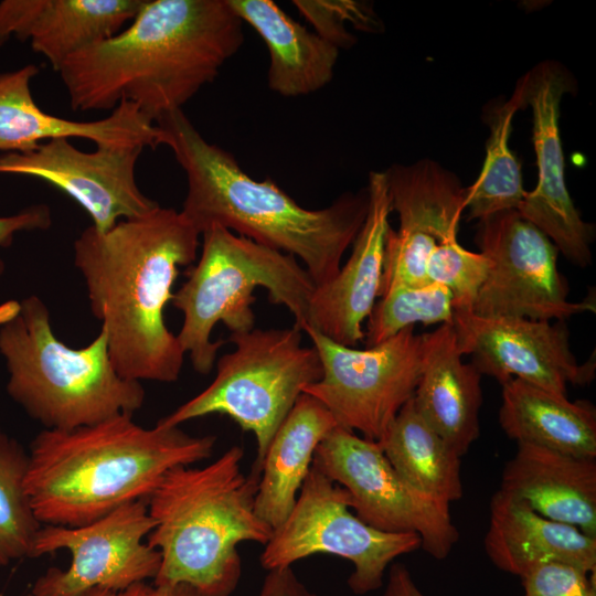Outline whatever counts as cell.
I'll list each match as a JSON object with an SVG mask.
<instances>
[{
    "instance_id": "5bb4252c",
    "label": "cell",
    "mask_w": 596,
    "mask_h": 596,
    "mask_svg": "<svg viewBox=\"0 0 596 596\" xmlns=\"http://www.w3.org/2000/svg\"><path fill=\"white\" fill-rule=\"evenodd\" d=\"M565 67L546 61L532 68L514 92L523 107L532 109V141L536 157L538 182L517 210L543 232L571 263L590 264L592 224L583 221L565 182V161L560 135V106L572 92Z\"/></svg>"
},
{
    "instance_id": "d6a6232c",
    "label": "cell",
    "mask_w": 596,
    "mask_h": 596,
    "mask_svg": "<svg viewBox=\"0 0 596 596\" xmlns=\"http://www.w3.org/2000/svg\"><path fill=\"white\" fill-rule=\"evenodd\" d=\"M520 579L523 596H596L595 573L565 563L538 565Z\"/></svg>"
},
{
    "instance_id": "6da1fadb",
    "label": "cell",
    "mask_w": 596,
    "mask_h": 596,
    "mask_svg": "<svg viewBox=\"0 0 596 596\" xmlns=\"http://www.w3.org/2000/svg\"><path fill=\"white\" fill-rule=\"evenodd\" d=\"M227 0H142L127 28L70 56L58 73L75 111L126 100L151 121L182 109L244 43Z\"/></svg>"
},
{
    "instance_id": "ffe728a7",
    "label": "cell",
    "mask_w": 596,
    "mask_h": 596,
    "mask_svg": "<svg viewBox=\"0 0 596 596\" xmlns=\"http://www.w3.org/2000/svg\"><path fill=\"white\" fill-rule=\"evenodd\" d=\"M483 546L496 567L519 577L551 562L596 573V538L541 515L524 500L500 489L490 501Z\"/></svg>"
},
{
    "instance_id": "30bf717a",
    "label": "cell",
    "mask_w": 596,
    "mask_h": 596,
    "mask_svg": "<svg viewBox=\"0 0 596 596\" xmlns=\"http://www.w3.org/2000/svg\"><path fill=\"white\" fill-rule=\"evenodd\" d=\"M306 332L317 350L322 376L304 389L331 413L338 426L380 441L414 395L424 362V338L408 327L363 350Z\"/></svg>"
},
{
    "instance_id": "44dd1931",
    "label": "cell",
    "mask_w": 596,
    "mask_h": 596,
    "mask_svg": "<svg viewBox=\"0 0 596 596\" xmlns=\"http://www.w3.org/2000/svg\"><path fill=\"white\" fill-rule=\"evenodd\" d=\"M499 489L596 538V459L520 443L504 465Z\"/></svg>"
},
{
    "instance_id": "52a82bcc",
    "label": "cell",
    "mask_w": 596,
    "mask_h": 596,
    "mask_svg": "<svg viewBox=\"0 0 596 596\" xmlns=\"http://www.w3.org/2000/svg\"><path fill=\"white\" fill-rule=\"evenodd\" d=\"M201 237V256L171 300L183 313L178 341L198 373L211 372L226 343L211 339L216 323L223 322L231 333L255 328L252 305L257 287L267 290L272 304L286 307L302 331L316 285L296 257L219 225Z\"/></svg>"
},
{
    "instance_id": "d6986e66",
    "label": "cell",
    "mask_w": 596,
    "mask_h": 596,
    "mask_svg": "<svg viewBox=\"0 0 596 596\" xmlns=\"http://www.w3.org/2000/svg\"><path fill=\"white\" fill-rule=\"evenodd\" d=\"M142 0H3L0 2V45L12 36L58 72L72 55L124 29Z\"/></svg>"
},
{
    "instance_id": "603a6c76",
    "label": "cell",
    "mask_w": 596,
    "mask_h": 596,
    "mask_svg": "<svg viewBox=\"0 0 596 596\" xmlns=\"http://www.w3.org/2000/svg\"><path fill=\"white\" fill-rule=\"evenodd\" d=\"M266 44L268 87L284 97L318 92L333 78L339 49L290 18L272 0H227Z\"/></svg>"
},
{
    "instance_id": "7c38bea8",
    "label": "cell",
    "mask_w": 596,
    "mask_h": 596,
    "mask_svg": "<svg viewBox=\"0 0 596 596\" xmlns=\"http://www.w3.org/2000/svg\"><path fill=\"white\" fill-rule=\"evenodd\" d=\"M476 243L490 260L473 312L485 318L515 317L562 321L595 312V297L573 302L557 268L552 241L517 210L478 221Z\"/></svg>"
},
{
    "instance_id": "4dcf8cb0",
    "label": "cell",
    "mask_w": 596,
    "mask_h": 596,
    "mask_svg": "<svg viewBox=\"0 0 596 596\" xmlns=\"http://www.w3.org/2000/svg\"><path fill=\"white\" fill-rule=\"evenodd\" d=\"M489 269L490 260L485 254L464 248L457 240L436 246L428 262L430 283L450 291L455 311H473Z\"/></svg>"
},
{
    "instance_id": "8fae6325",
    "label": "cell",
    "mask_w": 596,
    "mask_h": 596,
    "mask_svg": "<svg viewBox=\"0 0 596 596\" xmlns=\"http://www.w3.org/2000/svg\"><path fill=\"white\" fill-rule=\"evenodd\" d=\"M312 467L341 486L350 507L368 525L389 533H416L421 549L436 560L459 540L448 503L411 486L377 441L336 426L318 445Z\"/></svg>"
},
{
    "instance_id": "74e56055",
    "label": "cell",
    "mask_w": 596,
    "mask_h": 596,
    "mask_svg": "<svg viewBox=\"0 0 596 596\" xmlns=\"http://www.w3.org/2000/svg\"><path fill=\"white\" fill-rule=\"evenodd\" d=\"M26 596H33L31 593H29Z\"/></svg>"
},
{
    "instance_id": "2e32d148",
    "label": "cell",
    "mask_w": 596,
    "mask_h": 596,
    "mask_svg": "<svg viewBox=\"0 0 596 596\" xmlns=\"http://www.w3.org/2000/svg\"><path fill=\"white\" fill-rule=\"evenodd\" d=\"M453 327L461 355L501 385L520 379L567 396L568 384L586 385L595 376V358L577 362L562 321L485 318L467 310L455 311Z\"/></svg>"
},
{
    "instance_id": "9c48e42d",
    "label": "cell",
    "mask_w": 596,
    "mask_h": 596,
    "mask_svg": "<svg viewBox=\"0 0 596 596\" xmlns=\"http://www.w3.org/2000/svg\"><path fill=\"white\" fill-rule=\"evenodd\" d=\"M350 504L348 492L311 466L290 513L264 545L262 567L267 572L291 567L302 558L328 554L352 563L348 578L352 593L381 588L390 565L421 549V538L376 530L353 514Z\"/></svg>"
},
{
    "instance_id": "484cf974",
    "label": "cell",
    "mask_w": 596,
    "mask_h": 596,
    "mask_svg": "<svg viewBox=\"0 0 596 596\" xmlns=\"http://www.w3.org/2000/svg\"><path fill=\"white\" fill-rule=\"evenodd\" d=\"M391 210L400 231L421 233L439 244L457 240L466 188L436 161L393 164L386 171Z\"/></svg>"
},
{
    "instance_id": "9a60e30c",
    "label": "cell",
    "mask_w": 596,
    "mask_h": 596,
    "mask_svg": "<svg viewBox=\"0 0 596 596\" xmlns=\"http://www.w3.org/2000/svg\"><path fill=\"white\" fill-rule=\"evenodd\" d=\"M141 146L76 148L67 138L40 143L24 152L0 156V173L24 175L49 183L74 200L99 232L118 221L140 216L159 204L137 184Z\"/></svg>"
},
{
    "instance_id": "e575fe53",
    "label": "cell",
    "mask_w": 596,
    "mask_h": 596,
    "mask_svg": "<svg viewBox=\"0 0 596 596\" xmlns=\"http://www.w3.org/2000/svg\"><path fill=\"white\" fill-rule=\"evenodd\" d=\"M256 596H318L296 575L292 567L268 571Z\"/></svg>"
},
{
    "instance_id": "5b68a950",
    "label": "cell",
    "mask_w": 596,
    "mask_h": 596,
    "mask_svg": "<svg viewBox=\"0 0 596 596\" xmlns=\"http://www.w3.org/2000/svg\"><path fill=\"white\" fill-rule=\"evenodd\" d=\"M232 446L203 467L169 470L147 499L155 528L147 543L161 562L157 585H185L201 596H231L242 575L237 546L265 545L273 529L255 511L259 475L241 469Z\"/></svg>"
},
{
    "instance_id": "cb8c5ba5",
    "label": "cell",
    "mask_w": 596,
    "mask_h": 596,
    "mask_svg": "<svg viewBox=\"0 0 596 596\" xmlns=\"http://www.w3.org/2000/svg\"><path fill=\"white\" fill-rule=\"evenodd\" d=\"M338 426L331 413L302 393L264 455L255 496L257 515L273 530L290 513L321 440Z\"/></svg>"
},
{
    "instance_id": "3957f363",
    "label": "cell",
    "mask_w": 596,
    "mask_h": 596,
    "mask_svg": "<svg viewBox=\"0 0 596 596\" xmlns=\"http://www.w3.org/2000/svg\"><path fill=\"white\" fill-rule=\"evenodd\" d=\"M187 177L181 213L202 234L222 226L304 264L316 287L331 280L365 220L366 188L344 192L330 205H299L273 180H255L235 157L209 142L182 109L156 121Z\"/></svg>"
},
{
    "instance_id": "f1b7e54d",
    "label": "cell",
    "mask_w": 596,
    "mask_h": 596,
    "mask_svg": "<svg viewBox=\"0 0 596 596\" xmlns=\"http://www.w3.org/2000/svg\"><path fill=\"white\" fill-rule=\"evenodd\" d=\"M29 453L0 427V567L32 557L42 524L26 490Z\"/></svg>"
},
{
    "instance_id": "836d02e7",
    "label": "cell",
    "mask_w": 596,
    "mask_h": 596,
    "mask_svg": "<svg viewBox=\"0 0 596 596\" xmlns=\"http://www.w3.org/2000/svg\"><path fill=\"white\" fill-rule=\"evenodd\" d=\"M51 224V210L46 204L30 205L15 214L0 216V247L10 245L19 232L47 230ZM4 269V262L0 258V277Z\"/></svg>"
},
{
    "instance_id": "1f68e13d",
    "label": "cell",
    "mask_w": 596,
    "mask_h": 596,
    "mask_svg": "<svg viewBox=\"0 0 596 596\" xmlns=\"http://www.w3.org/2000/svg\"><path fill=\"white\" fill-rule=\"evenodd\" d=\"M292 4L315 32L337 49H350L356 36L347 24L365 32H379L382 22L368 3L353 0H294Z\"/></svg>"
},
{
    "instance_id": "d4e9b609",
    "label": "cell",
    "mask_w": 596,
    "mask_h": 596,
    "mask_svg": "<svg viewBox=\"0 0 596 596\" xmlns=\"http://www.w3.org/2000/svg\"><path fill=\"white\" fill-rule=\"evenodd\" d=\"M501 386L499 423L509 438L596 459V409L592 403L572 402L520 379Z\"/></svg>"
},
{
    "instance_id": "83f0119b",
    "label": "cell",
    "mask_w": 596,
    "mask_h": 596,
    "mask_svg": "<svg viewBox=\"0 0 596 596\" xmlns=\"http://www.w3.org/2000/svg\"><path fill=\"white\" fill-rule=\"evenodd\" d=\"M519 109H523V105L514 92L510 99L493 107L486 117L490 127L486 158L478 178L466 188L465 210H468L469 220L479 221L518 210L526 194L521 164L509 147L513 117Z\"/></svg>"
},
{
    "instance_id": "7402d4cb",
    "label": "cell",
    "mask_w": 596,
    "mask_h": 596,
    "mask_svg": "<svg viewBox=\"0 0 596 596\" xmlns=\"http://www.w3.org/2000/svg\"><path fill=\"white\" fill-rule=\"evenodd\" d=\"M424 362L413 395L425 421L462 457L479 438L481 374L462 362L453 324L423 334Z\"/></svg>"
},
{
    "instance_id": "e0dca14e",
    "label": "cell",
    "mask_w": 596,
    "mask_h": 596,
    "mask_svg": "<svg viewBox=\"0 0 596 596\" xmlns=\"http://www.w3.org/2000/svg\"><path fill=\"white\" fill-rule=\"evenodd\" d=\"M366 190L368 212L352 253L331 280L315 288L302 328L351 348L364 340L362 326L380 296L392 212L385 171H371Z\"/></svg>"
},
{
    "instance_id": "ac0fdd59",
    "label": "cell",
    "mask_w": 596,
    "mask_h": 596,
    "mask_svg": "<svg viewBox=\"0 0 596 596\" xmlns=\"http://www.w3.org/2000/svg\"><path fill=\"white\" fill-rule=\"evenodd\" d=\"M39 72L35 64H26L0 73V151L24 152L56 138L87 139L95 147L163 145L160 127L126 100L97 120H73L43 110L31 89Z\"/></svg>"
},
{
    "instance_id": "4fadbf2b",
    "label": "cell",
    "mask_w": 596,
    "mask_h": 596,
    "mask_svg": "<svg viewBox=\"0 0 596 596\" xmlns=\"http://www.w3.org/2000/svg\"><path fill=\"white\" fill-rule=\"evenodd\" d=\"M153 528L147 500L124 504L79 526L43 524L32 557L66 550L71 563L66 570L49 568L35 581L31 594L85 596L95 588L120 590L153 581L161 557L145 541Z\"/></svg>"
},
{
    "instance_id": "8d00e7d4",
    "label": "cell",
    "mask_w": 596,
    "mask_h": 596,
    "mask_svg": "<svg viewBox=\"0 0 596 596\" xmlns=\"http://www.w3.org/2000/svg\"><path fill=\"white\" fill-rule=\"evenodd\" d=\"M381 596H425L414 582L411 572L402 563H392Z\"/></svg>"
},
{
    "instance_id": "ba28073f",
    "label": "cell",
    "mask_w": 596,
    "mask_h": 596,
    "mask_svg": "<svg viewBox=\"0 0 596 596\" xmlns=\"http://www.w3.org/2000/svg\"><path fill=\"white\" fill-rule=\"evenodd\" d=\"M226 342L234 350L217 359L209 386L158 424L180 426L212 414L231 417L255 436L257 456L252 472L259 475L275 433L304 389L321 379L322 366L317 350L302 344V331L295 326L231 333Z\"/></svg>"
},
{
    "instance_id": "d590c367",
    "label": "cell",
    "mask_w": 596,
    "mask_h": 596,
    "mask_svg": "<svg viewBox=\"0 0 596 596\" xmlns=\"http://www.w3.org/2000/svg\"><path fill=\"white\" fill-rule=\"evenodd\" d=\"M85 596H201L195 590L185 585H157L147 582L137 583L125 589L110 590L95 588Z\"/></svg>"
},
{
    "instance_id": "7a4b0ae2",
    "label": "cell",
    "mask_w": 596,
    "mask_h": 596,
    "mask_svg": "<svg viewBox=\"0 0 596 596\" xmlns=\"http://www.w3.org/2000/svg\"><path fill=\"white\" fill-rule=\"evenodd\" d=\"M200 237L181 211L158 205L105 232L91 225L74 241V265L124 379L178 380L185 353L167 327L164 310L180 267L196 259Z\"/></svg>"
},
{
    "instance_id": "277c9868",
    "label": "cell",
    "mask_w": 596,
    "mask_h": 596,
    "mask_svg": "<svg viewBox=\"0 0 596 596\" xmlns=\"http://www.w3.org/2000/svg\"><path fill=\"white\" fill-rule=\"evenodd\" d=\"M216 437L146 428L119 414L68 430L43 429L29 451L25 490L43 524L79 526L147 500L163 476L212 456Z\"/></svg>"
},
{
    "instance_id": "4316f807",
    "label": "cell",
    "mask_w": 596,
    "mask_h": 596,
    "mask_svg": "<svg viewBox=\"0 0 596 596\" xmlns=\"http://www.w3.org/2000/svg\"><path fill=\"white\" fill-rule=\"evenodd\" d=\"M377 443L415 489L448 504L461 499V457L419 414L413 397Z\"/></svg>"
},
{
    "instance_id": "f546056e",
    "label": "cell",
    "mask_w": 596,
    "mask_h": 596,
    "mask_svg": "<svg viewBox=\"0 0 596 596\" xmlns=\"http://www.w3.org/2000/svg\"><path fill=\"white\" fill-rule=\"evenodd\" d=\"M454 313L453 296L440 284L394 288L375 302L363 341L372 348L416 323L453 324Z\"/></svg>"
},
{
    "instance_id": "8992f818",
    "label": "cell",
    "mask_w": 596,
    "mask_h": 596,
    "mask_svg": "<svg viewBox=\"0 0 596 596\" xmlns=\"http://www.w3.org/2000/svg\"><path fill=\"white\" fill-rule=\"evenodd\" d=\"M0 354L9 396L44 429L132 415L145 402L141 383L115 370L103 327L87 345L71 348L54 334L49 308L34 295L0 306Z\"/></svg>"
}]
</instances>
